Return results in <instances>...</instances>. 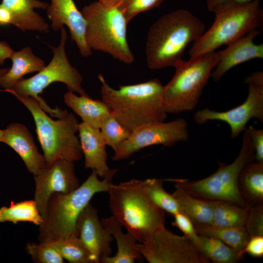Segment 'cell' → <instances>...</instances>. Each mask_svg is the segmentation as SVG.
<instances>
[{
    "label": "cell",
    "mask_w": 263,
    "mask_h": 263,
    "mask_svg": "<svg viewBox=\"0 0 263 263\" xmlns=\"http://www.w3.org/2000/svg\"><path fill=\"white\" fill-rule=\"evenodd\" d=\"M96 1H100V2H102L103 1H104V0H95Z\"/></svg>",
    "instance_id": "ee69618b"
},
{
    "label": "cell",
    "mask_w": 263,
    "mask_h": 263,
    "mask_svg": "<svg viewBox=\"0 0 263 263\" xmlns=\"http://www.w3.org/2000/svg\"><path fill=\"white\" fill-rule=\"evenodd\" d=\"M244 131L240 151L231 164L226 165L219 162V167L215 172L199 180L190 181L184 179L169 180L200 199L228 201L248 207L239 192L238 181L244 167L255 160V152L246 128Z\"/></svg>",
    "instance_id": "30bf717a"
},
{
    "label": "cell",
    "mask_w": 263,
    "mask_h": 263,
    "mask_svg": "<svg viewBox=\"0 0 263 263\" xmlns=\"http://www.w3.org/2000/svg\"><path fill=\"white\" fill-rule=\"evenodd\" d=\"M108 192L113 216L137 242H144L165 226V211L149 196L144 180L132 179L113 184Z\"/></svg>",
    "instance_id": "277c9868"
},
{
    "label": "cell",
    "mask_w": 263,
    "mask_h": 263,
    "mask_svg": "<svg viewBox=\"0 0 263 263\" xmlns=\"http://www.w3.org/2000/svg\"><path fill=\"white\" fill-rule=\"evenodd\" d=\"M188 123L183 118L165 122L158 121L142 125L131 132L128 139L114 151L115 161L129 158L135 152L155 145L171 147L188 140Z\"/></svg>",
    "instance_id": "4fadbf2b"
},
{
    "label": "cell",
    "mask_w": 263,
    "mask_h": 263,
    "mask_svg": "<svg viewBox=\"0 0 263 263\" xmlns=\"http://www.w3.org/2000/svg\"><path fill=\"white\" fill-rule=\"evenodd\" d=\"M76 229L79 238L91 253L94 263H102L110 256L114 238L99 220L97 210L90 203L78 216Z\"/></svg>",
    "instance_id": "9a60e30c"
},
{
    "label": "cell",
    "mask_w": 263,
    "mask_h": 263,
    "mask_svg": "<svg viewBox=\"0 0 263 263\" xmlns=\"http://www.w3.org/2000/svg\"><path fill=\"white\" fill-rule=\"evenodd\" d=\"M61 35L57 46H50L53 57L47 65L37 74L28 78H22L12 89L2 90L13 95L22 97H31L39 103L41 108L51 116L61 118L68 111L58 107L52 109L39 96L43 90L54 82L65 84L69 91L76 92L80 95H88L82 86L83 78L76 68L70 63L65 51L67 33L64 27L60 29Z\"/></svg>",
    "instance_id": "ba28073f"
},
{
    "label": "cell",
    "mask_w": 263,
    "mask_h": 263,
    "mask_svg": "<svg viewBox=\"0 0 263 263\" xmlns=\"http://www.w3.org/2000/svg\"><path fill=\"white\" fill-rule=\"evenodd\" d=\"M66 105L90 126L100 129L104 119L110 115L111 111L102 100L93 99L89 95L77 96L69 91L64 95Z\"/></svg>",
    "instance_id": "603a6c76"
},
{
    "label": "cell",
    "mask_w": 263,
    "mask_h": 263,
    "mask_svg": "<svg viewBox=\"0 0 263 263\" xmlns=\"http://www.w3.org/2000/svg\"><path fill=\"white\" fill-rule=\"evenodd\" d=\"M3 5L12 13L14 25L22 31H36L47 33L49 25L35 11L46 10L49 4L40 0H2Z\"/></svg>",
    "instance_id": "ffe728a7"
},
{
    "label": "cell",
    "mask_w": 263,
    "mask_h": 263,
    "mask_svg": "<svg viewBox=\"0 0 263 263\" xmlns=\"http://www.w3.org/2000/svg\"><path fill=\"white\" fill-rule=\"evenodd\" d=\"M252 0H206V3L208 10L212 12L216 6L225 1H234L239 2H245Z\"/></svg>",
    "instance_id": "60d3db41"
},
{
    "label": "cell",
    "mask_w": 263,
    "mask_h": 263,
    "mask_svg": "<svg viewBox=\"0 0 263 263\" xmlns=\"http://www.w3.org/2000/svg\"><path fill=\"white\" fill-rule=\"evenodd\" d=\"M46 9L52 28L60 30L66 26L70 33L72 40L77 45L84 57L91 55L92 50L85 40L86 21L74 0H50Z\"/></svg>",
    "instance_id": "2e32d148"
},
{
    "label": "cell",
    "mask_w": 263,
    "mask_h": 263,
    "mask_svg": "<svg viewBox=\"0 0 263 263\" xmlns=\"http://www.w3.org/2000/svg\"><path fill=\"white\" fill-rule=\"evenodd\" d=\"M245 254L252 257L262 258L263 256V236H253L249 238L244 248L240 253L243 258Z\"/></svg>",
    "instance_id": "74e56055"
},
{
    "label": "cell",
    "mask_w": 263,
    "mask_h": 263,
    "mask_svg": "<svg viewBox=\"0 0 263 263\" xmlns=\"http://www.w3.org/2000/svg\"><path fill=\"white\" fill-rule=\"evenodd\" d=\"M138 252L150 263H208L210 262L185 235L165 226L143 243H137Z\"/></svg>",
    "instance_id": "7c38bea8"
},
{
    "label": "cell",
    "mask_w": 263,
    "mask_h": 263,
    "mask_svg": "<svg viewBox=\"0 0 263 263\" xmlns=\"http://www.w3.org/2000/svg\"><path fill=\"white\" fill-rule=\"evenodd\" d=\"M163 181V179H147L144 180L146 189L150 199L158 207L174 216L181 211L171 194L164 188Z\"/></svg>",
    "instance_id": "4dcf8cb0"
},
{
    "label": "cell",
    "mask_w": 263,
    "mask_h": 263,
    "mask_svg": "<svg viewBox=\"0 0 263 263\" xmlns=\"http://www.w3.org/2000/svg\"><path fill=\"white\" fill-rule=\"evenodd\" d=\"M175 188L171 195L181 212L191 220L194 225L212 224L213 211L210 201L194 196L176 184Z\"/></svg>",
    "instance_id": "d4e9b609"
},
{
    "label": "cell",
    "mask_w": 263,
    "mask_h": 263,
    "mask_svg": "<svg viewBox=\"0 0 263 263\" xmlns=\"http://www.w3.org/2000/svg\"><path fill=\"white\" fill-rule=\"evenodd\" d=\"M210 201L213 211L211 225L218 226H244L249 207L225 201Z\"/></svg>",
    "instance_id": "4316f807"
},
{
    "label": "cell",
    "mask_w": 263,
    "mask_h": 263,
    "mask_svg": "<svg viewBox=\"0 0 263 263\" xmlns=\"http://www.w3.org/2000/svg\"><path fill=\"white\" fill-rule=\"evenodd\" d=\"M165 0H104L102 2L119 10L129 23L139 14L158 7Z\"/></svg>",
    "instance_id": "1f68e13d"
},
{
    "label": "cell",
    "mask_w": 263,
    "mask_h": 263,
    "mask_svg": "<svg viewBox=\"0 0 263 263\" xmlns=\"http://www.w3.org/2000/svg\"></svg>",
    "instance_id": "f6af8a7d"
},
{
    "label": "cell",
    "mask_w": 263,
    "mask_h": 263,
    "mask_svg": "<svg viewBox=\"0 0 263 263\" xmlns=\"http://www.w3.org/2000/svg\"><path fill=\"white\" fill-rule=\"evenodd\" d=\"M4 134V130L0 129V142H2Z\"/></svg>",
    "instance_id": "7bdbcfd3"
},
{
    "label": "cell",
    "mask_w": 263,
    "mask_h": 263,
    "mask_svg": "<svg viewBox=\"0 0 263 263\" xmlns=\"http://www.w3.org/2000/svg\"><path fill=\"white\" fill-rule=\"evenodd\" d=\"M212 12L214 20L209 29L195 40L188 51L194 58L215 51L256 29H263V10L261 0L245 2H223Z\"/></svg>",
    "instance_id": "5b68a950"
},
{
    "label": "cell",
    "mask_w": 263,
    "mask_h": 263,
    "mask_svg": "<svg viewBox=\"0 0 263 263\" xmlns=\"http://www.w3.org/2000/svg\"><path fill=\"white\" fill-rule=\"evenodd\" d=\"M220 56V51H214L176 63L173 77L163 88V104L167 113L189 112L196 107Z\"/></svg>",
    "instance_id": "9c48e42d"
},
{
    "label": "cell",
    "mask_w": 263,
    "mask_h": 263,
    "mask_svg": "<svg viewBox=\"0 0 263 263\" xmlns=\"http://www.w3.org/2000/svg\"><path fill=\"white\" fill-rule=\"evenodd\" d=\"M9 68H0V77L5 74L9 70Z\"/></svg>",
    "instance_id": "b9f144b4"
},
{
    "label": "cell",
    "mask_w": 263,
    "mask_h": 263,
    "mask_svg": "<svg viewBox=\"0 0 263 263\" xmlns=\"http://www.w3.org/2000/svg\"><path fill=\"white\" fill-rule=\"evenodd\" d=\"M74 162L57 159L42 168L34 176V200L43 220L46 215L49 200L54 193H69L79 186Z\"/></svg>",
    "instance_id": "5bb4252c"
},
{
    "label": "cell",
    "mask_w": 263,
    "mask_h": 263,
    "mask_svg": "<svg viewBox=\"0 0 263 263\" xmlns=\"http://www.w3.org/2000/svg\"><path fill=\"white\" fill-rule=\"evenodd\" d=\"M99 130L106 145L114 151L129 138L132 132L111 114L104 119Z\"/></svg>",
    "instance_id": "d6a6232c"
},
{
    "label": "cell",
    "mask_w": 263,
    "mask_h": 263,
    "mask_svg": "<svg viewBox=\"0 0 263 263\" xmlns=\"http://www.w3.org/2000/svg\"><path fill=\"white\" fill-rule=\"evenodd\" d=\"M244 227L250 237L253 236H263V204L248 208Z\"/></svg>",
    "instance_id": "e575fe53"
},
{
    "label": "cell",
    "mask_w": 263,
    "mask_h": 263,
    "mask_svg": "<svg viewBox=\"0 0 263 263\" xmlns=\"http://www.w3.org/2000/svg\"><path fill=\"white\" fill-rule=\"evenodd\" d=\"M117 170L111 169L102 180L92 171L73 191L52 195L48 202L46 217L39 226V242L49 244L71 235H78L76 221L80 213L94 194L108 191Z\"/></svg>",
    "instance_id": "3957f363"
},
{
    "label": "cell",
    "mask_w": 263,
    "mask_h": 263,
    "mask_svg": "<svg viewBox=\"0 0 263 263\" xmlns=\"http://www.w3.org/2000/svg\"><path fill=\"white\" fill-rule=\"evenodd\" d=\"M14 51L4 41H0V65H3L5 60L10 58Z\"/></svg>",
    "instance_id": "ab89813d"
},
{
    "label": "cell",
    "mask_w": 263,
    "mask_h": 263,
    "mask_svg": "<svg viewBox=\"0 0 263 263\" xmlns=\"http://www.w3.org/2000/svg\"><path fill=\"white\" fill-rule=\"evenodd\" d=\"M10 58L12 67L0 77V91L12 89L19 80L25 75L38 72L45 66V62L36 56L31 47H25L18 51H14Z\"/></svg>",
    "instance_id": "7402d4cb"
},
{
    "label": "cell",
    "mask_w": 263,
    "mask_h": 263,
    "mask_svg": "<svg viewBox=\"0 0 263 263\" xmlns=\"http://www.w3.org/2000/svg\"><path fill=\"white\" fill-rule=\"evenodd\" d=\"M248 86V95L239 106L225 112H217L206 108L196 112L194 121L202 125L210 120H219L227 123L231 130V137H237L246 128L247 122L253 118L263 121V72L251 73L244 80Z\"/></svg>",
    "instance_id": "8fae6325"
},
{
    "label": "cell",
    "mask_w": 263,
    "mask_h": 263,
    "mask_svg": "<svg viewBox=\"0 0 263 263\" xmlns=\"http://www.w3.org/2000/svg\"><path fill=\"white\" fill-rule=\"evenodd\" d=\"M238 187L248 207L263 204V163L254 160L246 165L240 173Z\"/></svg>",
    "instance_id": "cb8c5ba5"
},
{
    "label": "cell",
    "mask_w": 263,
    "mask_h": 263,
    "mask_svg": "<svg viewBox=\"0 0 263 263\" xmlns=\"http://www.w3.org/2000/svg\"><path fill=\"white\" fill-rule=\"evenodd\" d=\"M205 26L185 9H178L158 18L150 27L146 40L148 67L153 70L174 67L182 59L187 46L204 33Z\"/></svg>",
    "instance_id": "7a4b0ae2"
},
{
    "label": "cell",
    "mask_w": 263,
    "mask_h": 263,
    "mask_svg": "<svg viewBox=\"0 0 263 263\" xmlns=\"http://www.w3.org/2000/svg\"><path fill=\"white\" fill-rule=\"evenodd\" d=\"M255 152V160L263 163V130L252 126L246 128Z\"/></svg>",
    "instance_id": "8d00e7d4"
},
{
    "label": "cell",
    "mask_w": 263,
    "mask_h": 263,
    "mask_svg": "<svg viewBox=\"0 0 263 263\" xmlns=\"http://www.w3.org/2000/svg\"><path fill=\"white\" fill-rule=\"evenodd\" d=\"M81 12L86 23L85 40L92 50L108 54L126 64L134 62L127 38L128 23L119 10L95 0Z\"/></svg>",
    "instance_id": "8992f818"
},
{
    "label": "cell",
    "mask_w": 263,
    "mask_h": 263,
    "mask_svg": "<svg viewBox=\"0 0 263 263\" xmlns=\"http://www.w3.org/2000/svg\"><path fill=\"white\" fill-rule=\"evenodd\" d=\"M261 33L260 29L252 31L221 51L219 62L211 74L212 80L218 81L229 70L241 63L254 58L263 59V44H257L254 42Z\"/></svg>",
    "instance_id": "e0dca14e"
},
{
    "label": "cell",
    "mask_w": 263,
    "mask_h": 263,
    "mask_svg": "<svg viewBox=\"0 0 263 263\" xmlns=\"http://www.w3.org/2000/svg\"><path fill=\"white\" fill-rule=\"evenodd\" d=\"M49 244L69 263H94L91 253L78 235H71Z\"/></svg>",
    "instance_id": "f546056e"
},
{
    "label": "cell",
    "mask_w": 263,
    "mask_h": 263,
    "mask_svg": "<svg viewBox=\"0 0 263 263\" xmlns=\"http://www.w3.org/2000/svg\"><path fill=\"white\" fill-rule=\"evenodd\" d=\"M14 96L27 108L34 118L47 165L60 159L74 162L81 159L83 154L76 135L79 123L73 113H68L54 120L46 114L34 98Z\"/></svg>",
    "instance_id": "52a82bcc"
},
{
    "label": "cell",
    "mask_w": 263,
    "mask_h": 263,
    "mask_svg": "<svg viewBox=\"0 0 263 263\" xmlns=\"http://www.w3.org/2000/svg\"><path fill=\"white\" fill-rule=\"evenodd\" d=\"M43 221L34 200L12 201L9 207H0V223L28 222L39 226Z\"/></svg>",
    "instance_id": "83f0119b"
},
{
    "label": "cell",
    "mask_w": 263,
    "mask_h": 263,
    "mask_svg": "<svg viewBox=\"0 0 263 263\" xmlns=\"http://www.w3.org/2000/svg\"><path fill=\"white\" fill-rule=\"evenodd\" d=\"M98 78L102 100L111 114L131 132L149 123L165 121L167 117L163 104L164 86L159 79L121 85L115 89L102 74L98 75Z\"/></svg>",
    "instance_id": "6da1fadb"
},
{
    "label": "cell",
    "mask_w": 263,
    "mask_h": 263,
    "mask_svg": "<svg viewBox=\"0 0 263 263\" xmlns=\"http://www.w3.org/2000/svg\"><path fill=\"white\" fill-rule=\"evenodd\" d=\"M2 143L18 154L28 170L34 176L45 166L43 155L38 152L31 133L24 125L18 123L9 124L4 130Z\"/></svg>",
    "instance_id": "ac0fdd59"
},
{
    "label": "cell",
    "mask_w": 263,
    "mask_h": 263,
    "mask_svg": "<svg viewBox=\"0 0 263 263\" xmlns=\"http://www.w3.org/2000/svg\"><path fill=\"white\" fill-rule=\"evenodd\" d=\"M199 235L198 247L202 254L215 263H235L242 258L239 253L220 240L211 236Z\"/></svg>",
    "instance_id": "f1b7e54d"
},
{
    "label": "cell",
    "mask_w": 263,
    "mask_h": 263,
    "mask_svg": "<svg viewBox=\"0 0 263 263\" xmlns=\"http://www.w3.org/2000/svg\"><path fill=\"white\" fill-rule=\"evenodd\" d=\"M174 217L172 225L179 229L198 247L200 239L191 220L182 212L175 214Z\"/></svg>",
    "instance_id": "d590c367"
},
{
    "label": "cell",
    "mask_w": 263,
    "mask_h": 263,
    "mask_svg": "<svg viewBox=\"0 0 263 263\" xmlns=\"http://www.w3.org/2000/svg\"><path fill=\"white\" fill-rule=\"evenodd\" d=\"M14 19L11 12L6 7L0 3V25H14Z\"/></svg>",
    "instance_id": "f35d334b"
},
{
    "label": "cell",
    "mask_w": 263,
    "mask_h": 263,
    "mask_svg": "<svg viewBox=\"0 0 263 263\" xmlns=\"http://www.w3.org/2000/svg\"><path fill=\"white\" fill-rule=\"evenodd\" d=\"M194 227L198 234L211 236L220 240L237 251L240 256V253L250 238L244 226H218L206 225H194Z\"/></svg>",
    "instance_id": "484cf974"
},
{
    "label": "cell",
    "mask_w": 263,
    "mask_h": 263,
    "mask_svg": "<svg viewBox=\"0 0 263 263\" xmlns=\"http://www.w3.org/2000/svg\"><path fill=\"white\" fill-rule=\"evenodd\" d=\"M79 142L85 159V168L104 178L111 169L107 164L106 144L100 130L82 122L79 123Z\"/></svg>",
    "instance_id": "d6986e66"
},
{
    "label": "cell",
    "mask_w": 263,
    "mask_h": 263,
    "mask_svg": "<svg viewBox=\"0 0 263 263\" xmlns=\"http://www.w3.org/2000/svg\"><path fill=\"white\" fill-rule=\"evenodd\" d=\"M103 226L116 240L117 251L113 256L104 259L102 263H133L142 259V256L137 250L136 239L130 233H124L122 225L113 215L101 219Z\"/></svg>",
    "instance_id": "44dd1931"
},
{
    "label": "cell",
    "mask_w": 263,
    "mask_h": 263,
    "mask_svg": "<svg viewBox=\"0 0 263 263\" xmlns=\"http://www.w3.org/2000/svg\"><path fill=\"white\" fill-rule=\"evenodd\" d=\"M26 252L36 263H63V257L49 244L29 242L25 247Z\"/></svg>",
    "instance_id": "836d02e7"
}]
</instances>
